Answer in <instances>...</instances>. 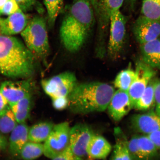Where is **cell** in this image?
Here are the masks:
<instances>
[{"mask_svg":"<svg viewBox=\"0 0 160 160\" xmlns=\"http://www.w3.org/2000/svg\"><path fill=\"white\" fill-rule=\"evenodd\" d=\"M142 15L160 22V0H143Z\"/></svg>","mask_w":160,"mask_h":160,"instance_id":"4316f807","label":"cell"},{"mask_svg":"<svg viewBox=\"0 0 160 160\" xmlns=\"http://www.w3.org/2000/svg\"><path fill=\"white\" fill-rule=\"evenodd\" d=\"M44 3L48 13V24L50 28H52L63 10V0H44Z\"/></svg>","mask_w":160,"mask_h":160,"instance_id":"484cf974","label":"cell"},{"mask_svg":"<svg viewBox=\"0 0 160 160\" xmlns=\"http://www.w3.org/2000/svg\"><path fill=\"white\" fill-rule=\"evenodd\" d=\"M8 142L6 138L3 135L2 133L0 132V149L5 150L7 149Z\"/></svg>","mask_w":160,"mask_h":160,"instance_id":"d590c367","label":"cell"},{"mask_svg":"<svg viewBox=\"0 0 160 160\" xmlns=\"http://www.w3.org/2000/svg\"><path fill=\"white\" fill-rule=\"evenodd\" d=\"M95 20L90 0H74L66 12L60 29L62 42L67 51L75 53L81 48Z\"/></svg>","mask_w":160,"mask_h":160,"instance_id":"6da1fadb","label":"cell"},{"mask_svg":"<svg viewBox=\"0 0 160 160\" xmlns=\"http://www.w3.org/2000/svg\"><path fill=\"white\" fill-rule=\"evenodd\" d=\"M156 113L160 117V79H156L155 89Z\"/></svg>","mask_w":160,"mask_h":160,"instance_id":"d6a6232c","label":"cell"},{"mask_svg":"<svg viewBox=\"0 0 160 160\" xmlns=\"http://www.w3.org/2000/svg\"><path fill=\"white\" fill-rule=\"evenodd\" d=\"M135 71L134 81L128 91L133 108L156 75L154 69L147 65L142 60L138 62Z\"/></svg>","mask_w":160,"mask_h":160,"instance_id":"9c48e42d","label":"cell"},{"mask_svg":"<svg viewBox=\"0 0 160 160\" xmlns=\"http://www.w3.org/2000/svg\"><path fill=\"white\" fill-rule=\"evenodd\" d=\"M131 123L135 131L147 135L160 129V117L153 112L133 115Z\"/></svg>","mask_w":160,"mask_h":160,"instance_id":"5bb4252c","label":"cell"},{"mask_svg":"<svg viewBox=\"0 0 160 160\" xmlns=\"http://www.w3.org/2000/svg\"><path fill=\"white\" fill-rule=\"evenodd\" d=\"M43 154V145L28 141L20 152L19 157L23 160H35Z\"/></svg>","mask_w":160,"mask_h":160,"instance_id":"d4e9b609","label":"cell"},{"mask_svg":"<svg viewBox=\"0 0 160 160\" xmlns=\"http://www.w3.org/2000/svg\"><path fill=\"white\" fill-rule=\"evenodd\" d=\"M33 83L31 78L18 81H7L0 85V91L9 106L31 94Z\"/></svg>","mask_w":160,"mask_h":160,"instance_id":"8fae6325","label":"cell"},{"mask_svg":"<svg viewBox=\"0 0 160 160\" xmlns=\"http://www.w3.org/2000/svg\"><path fill=\"white\" fill-rule=\"evenodd\" d=\"M133 33L140 45L160 38V22L141 15L134 24Z\"/></svg>","mask_w":160,"mask_h":160,"instance_id":"7c38bea8","label":"cell"},{"mask_svg":"<svg viewBox=\"0 0 160 160\" xmlns=\"http://www.w3.org/2000/svg\"><path fill=\"white\" fill-rule=\"evenodd\" d=\"M21 10L15 0H8L5 4L2 11V15L9 16Z\"/></svg>","mask_w":160,"mask_h":160,"instance_id":"f546056e","label":"cell"},{"mask_svg":"<svg viewBox=\"0 0 160 160\" xmlns=\"http://www.w3.org/2000/svg\"><path fill=\"white\" fill-rule=\"evenodd\" d=\"M109 26L107 52L111 59L116 60L119 58L123 51L126 36V19L120 10L112 14Z\"/></svg>","mask_w":160,"mask_h":160,"instance_id":"8992f818","label":"cell"},{"mask_svg":"<svg viewBox=\"0 0 160 160\" xmlns=\"http://www.w3.org/2000/svg\"><path fill=\"white\" fill-rule=\"evenodd\" d=\"M29 130L25 122L18 124L11 132L8 146L10 153L13 157H19L21 149L29 141Z\"/></svg>","mask_w":160,"mask_h":160,"instance_id":"2e32d148","label":"cell"},{"mask_svg":"<svg viewBox=\"0 0 160 160\" xmlns=\"http://www.w3.org/2000/svg\"><path fill=\"white\" fill-rule=\"evenodd\" d=\"M18 123L9 105L0 112V132L11 133Z\"/></svg>","mask_w":160,"mask_h":160,"instance_id":"603a6c76","label":"cell"},{"mask_svg":"<svg viewBox=\"0 0 160 160\" xmlns=\"http://www.w3.org/2000/svg\"><path fill=\"white\" fill-rule=\"evenodd\" d=\"M52 100L53 107L57 110H63L68 107L69 99L67 98Z\"/></svg>","mask_w":160,"mask_h":160,"instance_id":"836d02e7","label":"cell"},{"mask_svg":"<svg viewBox=\"0 0 160 160\" xmlns=\"http://www.w3.org/2000/svg\"><path fill=\"white\" fill-rule=\"evenodd\" d=\"M156 79H152L142 94L136 102L134 108L139 111H146L155 103V89Z\"/></svg>","mask_w":160,"mask_h":160,"instance_id":"7402d4cb","label":"cell"},{"mask_svg":"<svg viewBox=\"0 0 160 160\" xmlns=\"http://www.w3.org/2000/svg\"></svg>","mask_w":160,"mask_h":160,"instance_id":"b9f144b4","label":"cell"},{"mask_svg":"<svg viewBox=\"0 0 160 160\" xmlns=\"http://www.w3.org/2000/svg\"></svg>","mask_w":160,"mask_h":160,"instance_id":"60d3db41","label":"cell"},{"mask_svg":"<svg viewBox=\"0 0 160 160\" xmlns=\"http://www.w3.org/2000/svg\"><path fill=\"white\" fill-rule=\"evenodd\" d=\"M124 0H90L98 23V39L96 51L106 52V35L113 12L120 10Z\"/></svg>","mask_w":160,"mask_h":160,"instance_id":"5b68a950","label":"cell"},{"mask_svg":"<svg viewBox=\"0 0 160 160\" xmlns=\"http://www.w3.org/2000/svg\"><path fill=\"white\" fill-rule=\"evenodd\" d=\"M131 1H133V0H131Z\"/></svg>","mask_w":160,"mask_h":160,"instance_id":"ab89813d","label":"cell"},{"mask_svg":"<svg viewBox=\"0 0 160 160\" xmlns=\"http://www.w3.org/2000/svg\"><path fill=\"white\" fill-rule=\"evenodd\" d=\"M22 11L27 12L32 9L37 0H15Z\"/></svg>","mask_w":160,"mask_h":160,"instance_id":"1f68e13d","label":"cell"},{"mask_svg":"<svg viewBox=\"0 0 160 160\" xmlns=\"http://www.w3.org/2000/svg\"><path fill=\"white\" fill-rule=\"evenodd\" d=\"M138 144L145 160H151L157 155L158 149L147 135H138Z\"/></svg>","mask_w":160,"mask_h":160,"instance_id":"83f0119b","label":"cell"},{"mask_svg":"<svg viewBox=\"0 0 160 160\" xmlns=\"http://www.w3.org/2000/svg\"><path fill=\"white\" fill-rule=\"evenodd\" d=\"M21 10L5 19L0 27V35L13 36L21 33L30 19Z\"/></svg>","mask_w":160,"mask_h":160,"instance_id":"9a60e30c","label":"cell"},{"mask_svg":"<svg viewBox=\"0 0 160 160\" xmlns=\"http://www.w3.org/2000/svg\"><path fill=\"white\" fill-rule=\"evenodd\" d=\"M94 134L91 128L85 124H78L71 128L69 147L74 154L83 159L88 155V143Z\"/></svg>","mask_w":160,"mask_h":160,"instance_id":"30bf717a","label":"cell"},{"mask_svg":"<svg viewBox=\"0 0 160 160\" xmlns=\"http://www.w3.org/2000/svg\"><path fill=\"white\" fill-rule=\"evenodd\" d=\"M54 125L51 122H41L29 128V141L41 143L45 142L51 132Z\"/></svg>","mask_w":160,"mask_h":160,"instance_id":"ffe728a7","label":"cell"},{"mask_svg":"<svg viewBox=\"0 0 160 160\" xmlns=\"http://www.w3.org/2000/svg\"><path fill=\"white\" fill-rule=\"evenodd\" d=\"M78 84L75 75L70 72H64L41 82L44 91L52 100L68 98Z\"/></svg>","mask_w":160,"mask_h":160,"instance_id":"52a82bcc","label":"cell"},{"mask_svg":"<svg viewBox=\"0 0 160 160\" xmlns=\"http://www.w3.org/2000/svg\"><path fill=\"white\" fill-rule=\"evenodd\" d=\"M135 77V70L131 68L122 70L116 77L114 85L118 89L128 92L134 81Z\"/></svg>","mask_w":160,"mask_h":160,"instance_id":"cb8c5ba5","label":"cell"},{"mask_svg":"<svg viewBox=\"0 0 160 160\" xmlns=\"http://www.w3.org/2000/svg\"><path fill=\"white\" fill-rule=\"evenodd\" d=\"M4 19L5 18L0 17V27H1L2 24V23Z\"/></svg>","mask_w":160,"mask_h":160,"instance_id":"f35d334b","label":"cell"},{"mask_svg":"<svg viewBox=\"0 0 160 160\" xmlns=\"http://www.w3.org/2000/svg\"><path fill=\"white\" fill-rule=\"evenodd\" d=\"M133 108L128 92L118 89L108 106L109 115L114 121H119Z\"/></svg>","mask_w":160,"mask_h":160,"instance_id":"4fadbf2b","label":"cell"},{"mask_svg":"<svg viewBox=\"0 0 160 160\" xmlns=\"http://www.w3.org/2000/svg\"><path fill=\"white\" fill-rule=\"evenodd\" d=\"M142 61L154 69L160 71V38L140 45Z\"/></svg>","mask_w":160,"mask_h":160,"instance_id":"e0dca14e","label":"cell"},{"mask_svg":"<svg viewBox=\"0 0 160 160\" xmlns=\"http://www.w3.org/2000/svg\"><path fill=\"white\" fill-rule=\"evenodd\" d=\"M21 35L26 47L36 59H45L50 51L46 19L35 16L30 19Z\"/></svg>","mask_w":160,"mask_h":160,"instance_id":"277c9868","label":"cell"},{"mask_svg":"<svg viewBox=\"0 0 160 160\" xmlns=\"http://www.w3.org/2000/svg\"><path fill=\"white\" fill-rule=\"evenodd\" d=\"M32 105V97L30 94L10 106L18 123L26 122L29 117Z\"/></svg>","mask_w":160,"mask_h":160,"instance_id":"44dd1931","label":"cell"},{"mask_svg":"<svg viewBox=\"0 0 160 160\" xmlns=\"http://www.w3.org/2000/svg\"><path fill=\"white\" fill-rule=\"evenodd\" d=\"M8 105L7 100L0 91V112L5 109Z\"/></svg>","mask_w":160,"mask_h":160,"instance_id":"8d00e7d4","label":"cell"},{"mask_svg":"<svg viewBox=\"0 0 160 160\" xmlns=\"http://www.w3.org/2000/svg\"><path fill=\"white\" fill-rule=\"evenodd\" d=\"M70 128L67 122L54 126L43 145V154L52 159L61 154L69 147Z\"/></svg>","mask_w":160,"mask_h":160,"instance_id":"ba28073f","label":"cell"},{"mask_svg":"<svg viewBox=\"0 0 160 160\" xmlns=\"http://www.w3.org/2000/svg\"><path fill=\"white\" fill-rule=\"evenodd\" d=\"M115 91L112 86L101 82L78 84L69 96L68 107L79 114L103 112Z\"/></svg>","mask_w":160,"mask_h":160,"instance_id":"3957f363","label":"cell"},{"mask_svg":"<svg viewBox=\"0 0 160 160\" xmlns=\"http://www.w3.org/2000/svg\"><path fill=\"white\" fill-rule=\"evenodd\" d=\"M8 0H0V15H2V10L5 4Z\"/></svg>","mask_w":160,"mask_h":160,"instance_id":"74e56055","label":"cell"},{"mask_svg":"<svg viewBox=\"0 0 160 160\" xmlns=\"http://www.w3.org/2000/svg\"><path fill=\"white\" fill-rule=\"evenodd\" d=\"M155 145L158 149H160V129L147 135Z\"/></svg>","mask_w":160,"mask_h":160,"instance_id":"e575fe53","label":"cell"},{"mask_svg":"<svg viewBox=\"0 0 160 160\" xmlns=\"http://www.w3.org/2000/svg\"><path fill=\"white\" fill-rule=\"evenodd\" d=\"M115 143L111 160H132L128 148L127 137L119 128L114 129Z\"/></svg>","mask_w":160,"mask_h":160,"instance_id":"d6986e66","label":"cell"},{"mask_svg":"<svg viewBox=\"0 0 160 160\" xmlns=\"http://www.w3.org/2000/svg\"><path fill=\"white\" fill-rule=\"evenodd\" d=\"M36 59L21 40L0 35V75L12 78H29L35 73Z\"/></svg>","mask_w":160,"mask_h":160,"instance_id":"7a4b0ae2","label":"cell"},{"mask_svg":"<svg viewBox=\"0 0 160 160\" xmlns=\"http://www.w3.org/2000/svg\"><path fill=\"white\" fill-rule=\"evenodd\" d=\"M138 135H134L128 141V148L132 160H145L138 144Z\"/></svg>","mask_w":160,"mask_h":160,"instance_id":"f1b7e54d","label":"cell"},{"mask_svg":"<svg viewBox=\"0 0 160 160\" xmlns=\"http://www.w3.org/2000/svg\"><path fill=\"white\" fill-rule=\"evenodd\" d=\"M52 160H83L74 154L69 147L62 153L57 156Z\"/></svg>","mask_w":160,"mask_h":160,"instance_id":"4dcf8cb0","label":"cell"},{"mask_svg":"<svg viewBox=\"0 0 160 160\" xmlns=\"http://www.w3.org/2000/svg\"><path fill=\"white\" fill-rule=\"evenodd\" d=\"M112 146L104 137L94 135L88 143L87 152L88 155L93 159H104L111 151Z\"/></svg>","mask_w":160,"mask_h":160,"instance_id":"ac0fdd59","label":"cell"}]
</instances>
